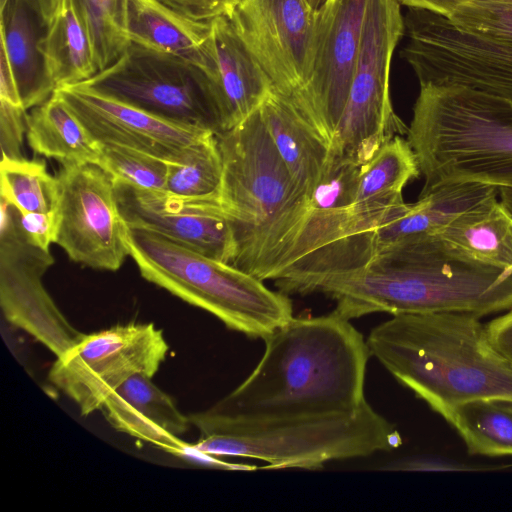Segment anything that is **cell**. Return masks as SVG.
I'll return each instance as SVG.
<instances>
[{
  "instance_id": "obj_41",
  "label": "cell",
  "mask_w": 512,
  "mask_h": 512,
  "mask_svg": "<svg viewBox=\"0 0 512 512\" xmlns=\"http://www.w3.org/2000/svg\"><path fill=\"white\" fill-rule=\"evenodd\" d=\"M498 196L501 202L512 212V189H498Z\"/></svg>"
},
{
  "instance_id": "obj_15",
  "label": "cell",
  "mask_w": 512,
  "mask_h": 512,
  "mask_svg": "<svg viewBox=\"0 0 512 512\" xmlns=\"http://www.w3.org/2000/svg\"><path fill=\"white\" fill-rule=\"evenodd\" d=\"M17 209L1 198L0 302L12 325L26 331L56 357L82 335L58 309L42 284L54 263L50 252L29 244L17 224Z\"/></svg>"
},
{
  "instance_id": "obj_1",
  "label": "cell",
  "mask_w": 512,
  "mask_h": 512,
  "mask_svg": "<svg viewBox=\"0 0 512 512\" xmlns=\"http://www.w3.org/2000/svg\"><path fill=\"white\" fill-rule=\"evenodd\" d=\"M265 341L250 375L210 408L231 419L255 420L353 411L366 402L367 340L333 312L293 317Z\"/></svg>"
},
{
  "instance_id": "obj_4",
  "label": "cell",
  "mask_w": 512,
  "mask_h": 512,
  "mask_svg": "<svg viewBox=\"0 0 512 512\" xmlns=\"http://www.w3.org/2000/svg\"><path fill=\"white\" fill-rule=\"evenodd\" d=\"M217 139L223 163L219 200L236 241L232 265L274 281L303 224L308 198L298 192L259 108Z\"/></svg>"
},
{
  "instance_id": "obj_3",
  "label": "cell",
  "mask_w": 512,
  "mask_h": 512,
  "mask_svg": "<svg viewBox=\"0 0 512 512\" xmlns=\"http://www.w3.org/2000/svg\"><path fill=\"white\" fill-rule=\"evenodd\" d=\"M366 340L370 354L441 416L473 400L512 401V365L476 315H395Z\"/></svg>"
},
{
  "instance_id": "obj_9",
  "label": "cell",
  "mask_w": 512,
  "mask_h": 512,
  "mask_svg": "<svg viewBox=\"0 0 512 512\" xmlns=\"http://www.w3.org/2000/svg\"><path fill=\"white\" fill-rule=\"evenodd\" d=\"M405 32L398 0H369L346 105L330 149L360 167L408 126L395 113L389 92L394 50Z\"/></svg>"
},
{
  "instance_id": "obj_32",
  "label": "cell",
  "mask_w": 512,
  "mask_h": 512,
  "mask_svg": "<svg viewBox=\"0 0 512 512\" xmlns=\"http://www.w3.org/2000/svg\"><path fill=\"white\" fill-rule=\"evenodd\" d=\"M95 54L98 72L116 62L131 44L122 26V0H71Z\"/></svg>"
},
{
  "instance_id": "obj_12",
  "label": "cell",
  "mask_w": 512,
  "mask_h": 512,
  "mask_svg": "<svg viewBox=\"0 0 512 512\" xmlns=\"http://www.w3.org/2000/svg\"><path fill=\"white\" fill-rule=\"evenodd\" d=\"M401 56L420 85H459L512 101V45L460 29L447 17L409 8Z\"/></svg>"
},
{
  "instance_id": "obj_39",
  "label": "cell",
  "mask_w": 512,
  "mask_h": 512,
  "mask_svg": "<svg viewBox=\"0 0 512 512\" xmlns=\"http://www.w3.org/2000/svg\"><path fill=\"white\" fill-rule=\"evenodd\" d=\"M477 1L493 0H398L400 4L408 8L426 10L445 17H448L459 7Z\"/></svg>"
},
{
  "instance_id": "obj_29",
  "label": "cell",
  "mask_w": 512,
  "mask_h": 512,
  "mask_svg": "<svg viewBox=\"0 0 512 512\" xmlns=\"http://www.w3.org/2000/svg\"><path fill=\"white\" fill-rule=\"evenodd\" d=\"M470 454L512 455V412L490 400L459 404L442 414Z\"/></svg>"
},
{
  "instance_id": "obj_24",
  "label": "cell",
  "mask_w": 512,
  "mask_h": 512,
  "mask_svg": "<svg viewBox=\"0 0 512 512\" xmlns=\"http://www.w3.org/2000/svg\"><path fill=\"white\" fill-rule=\"evenodd\" d=\"M122 26L130 43L204 64L210 22L187 18L158 0H122Z\"/></svg>"
},
{
  "instance_id": "obj_36",
  "label": "cell",
  "mask_w": 512,
  "mask_h": 512,
  "mask_svg": "<svg viewBox=\"0 0 512 512\" xmlns=\"http://www.w3.org/2000/svg\"><path fill=\"white\" fill-rule=\"evenodd\" d=\"M58 222V209L45 213H17L18 229L23 238L29 244L46 252H50V245L55 243Z\"/></svg>"
},
{
  "instance_id": "obj_5",
  "label": "cell",
  "mask_w": 512,
  "mask_h": 512,
  "mask_svg": "<svg viewBox=\"0 0 512 512\" xmlns=\"http://www.w3.org/2000/svg\"><path fill=\"white\" fill-rule=\"evenodd\" d=\"M423 196L476 182L512 189V101L459 85H420L408 126Z\"/></svg>"
},
{
  "instance_id": "obj_16",
  "label": "cell",
  "mask_w": 512,
  "mask_h": 512,
  "mask_svg": "<svg viewBox=\"0 0 512 512\" xmlns=\"http://www.w3.org/2000/svg\"><path fill=\"white\" fill-rule=\"evenodd\" d=\"M314 10L308 0H239L228 17L274 91L294 108L307 78Z\"/></svg>"
},
{
  "instance_id": "obj_42",
  "label": "cell",
  "mask_w": 512,
  "mask_h": 512,
  "mask_svg": "<svg viewBox=\"0 0 512 512\" xmlns=\"http://www.w3.org/2000/svg\"><path fill=\"white\" fill-rule=\"evenodd\" d=\"M494 402L498 406L504 408L505 410L512 412V401H510V400H495Z\"/></svg>"
},
{
  "instance_id": "obj_22",
  "label": "cell",
  "mask_w": 512,
  "mask_h": 512,
  "mask_svg": "<svg viewBox=\"0 0 512 512\" xmlns=\"http://www.w3.org/2000/svg\"><path fill=\"white\" fill-rule=\"evenodd\" d=\"M259 111L298 192L308 198L326 168L330 145L274 90Z\"/></svg>"
},
{
  "instance_id": "obj_8",
  "label": "cell",
  "mask_w": 512,
  "mask_h": 512,
  "mask_svg": "<svg viewBox=\"0 0 512 512\" xmlns=\"http://www.w3.org/2000/svg\"><path fill=\"white\" fill-rule=\"evenodd\" d=\"M360 166L331 150L285 263L274 280L284 294L318 292L329 280L359 270L374 255V232L353 213Z\"/></svg>"
},
{
  "instance_id": "obj_19",
  "label": "cell",
  "mask_w": 512,
  "mask_h": 512,
  "mask_svg": "<svg viewBox=\"0 0 512 512\" xmlns=\"http://www.w3.org/2000/svg\"><path fill=\"white\" fill-rule=\"evenodd\" d=\"M202 68L210 82L222 132L252 114L274 90L225 16L210 21Z\"/></svg>"
},
{
  "instance_id": "obj_43",
  "label": "cell",
  "mask_w": 512,
  "mask_h": 512,
  "mask_svg": "<svg viewBox=\"0 0 512 512\" xmlns=\"http://www.w3.org/2000/svg\"><path fill=\"white\" fill-rule=\"evenodd\" d=\"M323 0H308L310 5L316 9Z\"/></svg>"
},
{
  "instance_id": "obj_2",
  "label": "cell",
  "mask_w": 512,
  "mask_h": 512,
  "mask_svg": "<svg viewBox=\"0 0 512 512\" xmlns=\"http://www.w3.org/2000/svg\"><path fill=\"white\" fill-rule=\"evenodd\" d=\"M318 292L333 298L334 310L349 320L377 312L481 318L512 309V273L460 255L437 235H422L385 246Z\"/></svg>"
},
{
  "instance_id": "obj_28",
  "label": "cell",
  "mask_w": 512,
  "mask_h": 512,
  "mask_svg": "<svg viewBox=\"0 0 512 512\" xmlns=\"http://www.w3.org/2000/svg\"><path fill=\"white\" fill-rule=\"evenodd\" d=\"M40 51L55 90L83 83L98 73L91 40L71 0H63L61 10L47 26Z\"/></svg>"
},
{
  "instance_id": "obj_38",
  "label": "cell",
  "mask_w": 512,
  "mask_h": 512,
  "mask_svg": "<svg viewBox=\"0 0 512 512\" xmlns=\"http://www.w3.org/2000/svg\"><path fill=\"white\" fill-rule=\"evenodd\" d=\"M485 326L491 344L512 365V309Z\"/></svg>"
},
{
  "instance_id": "obj_21",
  "label": "cell",
  "mask_w": 512,
  "mask_h": 512,
  "mask_svg": "<svg viewBox=\"0 0 512 512\" xmlns=\"http://www.w3.org/2000/svg\"><path fill=\"white\" fill-rule=\"evenodd\" d=\"M0 8V52L8 61L22 106L32 109L55 91L40 51L47 26L25 0H4Z\"/></svg>"
},
{
  "instance_id": "obj_26",
  "label": "cell",
  "mask_w": 512,
  "mask_h": 512,
  "mask_svg": "<svg viewBox=\"0 0 512 512\" xmlns=\"http://www.w3.org/2000/svg\"><path fill=\"white\" fill-rule=\"evenodd\" d=\"M437 236L466 258L512 273V212L498 197L459 216Z\"/></svg>"
},
{
  "instance_id": "obj_34",
  "label": "cell",
  "mask_w": 512,
  "mask_h": 512,
  "mask_svg": "<svg viewBox=\"0 0 512 512\" xmlns=\"http://www.w3.org/2000/svg\"><path fill=\"white\" fill-rule=\"evenodd\" d=\"M447 18L462 30L512 45V0L469 3Z\"/></svg>"
},
{
  "instance_id": "obj_27",
  "label": "cell",
  "mask_w": 512,
  "mask_h": 512,
  "mask_svg": "<svg viewBox=\"0 0 512 512\" xmlns=\"http://www.w3.org/2000/svg\"><path fill=\"white\" fill-rule=\"evenodd\" d=\"M26 137L36 154L55 159L61 166L98 164L100 159V143L55 91L28 114Z\"/></svg>"
},
{
  "instance_id": "obj_6",
  "label": "cell",
  "mask_w": 512,
  "mask_h": 512,
  "mask_svg": "<svg viewBox=\"0 0 512 512\" xmlns=\"http://www.w3.org/2000/svg\"><path fill=\"white\" fill-rule=\"evenodd\" d=\"M199 431L194 451L265 461L261 468L316 470L325 463L370 456L402 444L397 429L366 401L353 411L242 420L207 410L188 415Z\"/></svg>"
},
{
  "instance_id": "obj_14",
  "label": "cell",
  "mask_w": 512,
  "mask_h": 512,
  "mask_svg": "<svg viewBox=\"0 0 512 512\" xmlns=\"http://www.w3.org/2000/svg\"><path fill=\"white\" fill-rule=\"evenodd\" d=\"M55 244L70 260L116 271L129 256L112 177L95 163L61 166Z\"/></svg>"
},
{
  "instance_id": "obj_30",
  "label": "cell",
  "mask_w": 512,
  "mask_h": 512,
  "mask_svg": "<svg viewBox=\"0 0 512 512\" xmlns=\"http://www.w3.org/2000/svg\"><path fill=\"white\" fill-rule=\"evenodd\" d=\"M223 176L217 135L212 133L168 163L165 190L188 197L219 198Z\"/></svg>"
},
{
  "instance_id": "obj_18",
  "label": "cell",
  "mask_w": 512,
  "mask_h": 512,
  "mask_svg": "<svg viewBox=\"0 0 512 512\" xmlns=\"http://www.w3.org/2000/svg\"><path fill=\"white\" fill-rule=\"evenodd\" d=\"M100 144L133 148L167 163L213 132L164 120L83 84L55 90ZM215 134V133H214Z\"/></svg>"
},
{
  "instance_id": "obj_40",
  "label": "cell",
  "mask_w": 512,
  "mask_h": 512,
  "mask_svg": "<svg viewBox=\"0 0 512 512\" xmlns=\"http://www.w3.org/2000/svg\"><path fill=\"white\" fill-rule=\"evenodd\" d=\"M4 0H0L3 2ZM48 26L61 10L63 0H25Z\"/></svg>"
},
{
  "instance_id": "obj_23",
  "label": "cell",
  "mask_w": 512,
  "mask_h": 512,
  "mask_svg": "<svg viewBox=\"0 0 512 512\" xmlns=\"http://www.w3.org/2000/svg\"><path fill=\"white\" fill-rule=\"evenodd\" d=\"M497 197L498 189L483 183L454 182L435 187L375 231L374 254L405 238L437 235L459 216Z\"/></svg>"
},
{
  "instance_id": "obj_13",
  "label": "cell",
  "mask_w": 512,
  "mask_h": 512,
  "mask_svg": "<svg viewBox=\"0 0 512 512\" xmlns=\"http://www.w3.org/2000/svg\"><path fill=\"white\" fill-rule=\"evenodd\" d=\"M368 1L323 0L314 10L307 78L295 109L329 145L348 98Z\"/></svg>"
},
{
  "instance_id": "obj_17",
  "label": "cell",
  "mask_w": 512,
  "mask_h": 512,
  "mask_svg": "<svg viewBox=\"0 0 512 512\" xmlns=\"http://www.w3.org/2000/svg\"><path fill=\"white\" fill-rule=\"evenodd\" d=\"M120 213L129 228L157 233L210 258L232 264L236 241L219 198L188 197L165 189L115 183Z\"/></svg>"
},
{
  "instance_id": "obj_35",
  "label": "cell",
  "mask_w": 512,
  "mask_h": 512,
  "mask_svg": "<svg viewBox=\"0 0 512 512\" xmlns=\"http://www.w3.org/2000/svg\"><path fill=\"white\" fill-rule=\"evenodd\" d=\"M26 109L0 100V144L2 157L21 159L24 134L27 132Z\"/></svg>"
},
{
  "instance_id": "obj_20",
  "label": "cell",
  "mask_w": 512,
  "mask_h": 512,
  "mask_svg": "<svg viewBox=\"0 0 512 512\" xmlns=\"http://www.w3.org/2000/svg\"><path fill=\"white\" fill-rule=\"evenodd\" d=\"M100 410L117 431L167 452L183 454L188 446L180 437L191 424L189 417L178 409L170 395L153 383L152 377L129 378L106 399Z\"/></svg>"
},
{
  "instance_id": "obj_11",
  "label": "cell",
  "mask_w": 512,
  "mask_h": 512,
  "mask_svg": "<svg viewBox=\"0 0 512 512\" xmlns=\"http://www.w3.org/2000/svg\"><path fill=\"white\" fill-rule=\"evenodd\" d=\"M169 345L153 323L118 324L81 337L56 357L48 380L87 416L135 375L153 377Z\"/></svg>"
},
{
  "instance_id": "obj_31",
  "label": "cell",
  "mask_w": 512,
  "mask_h": 512,
  "mask_svg": "<svg viewBox=\"0 0 512 512\" xmlns=\"http://www.w3.org/2000/svg\"><path fill=\"white\" fill-rule=\"evenodd\" d=\"M1 198L20 213L58 209L59 183L44 160L1 159Z\"/></svg>"
},
{
  "instance_id": "obj_37",
  "label": "cell",
  "mask_w": 512,
  "mask_h": 512,
  "mask_svg": "<svg viewBox=\"0 0 512 512\" xmlns=\"http://www.w3.org/2000/svg\"><path fill=\"white\" fill-rule=\"evenodd\" d=\"M179 14L202 22L229 17L239 0H158Z\"/></svg>"
},
{
  "instance_id": "obj_33",
  "label": "cell",
  "mask_w": 512,
  "mask_h": 512,
  "mask_svg": "<svg viewBox=\"0 0 512 512\" xmlns=\"http://www.w3.org/2000/svg\"><path fill=\"white\" fill-rule=\"evenodd\" d=\"M101 155L97 165L103 168L115 183L138 189H165L168 163L148 153L115 144H100Z\"/></svg>"
},
{
  "instance_id": "obj_25",
  "label": "cell",
  "mask_w": 512,
  "mask_h": 512,
  "mask_svg": "<svg viewBox=\"0 0 512 512\" xmlns=\"http://www.w3.org/2000/svg\"><path fill=\"white\" fill-rule=\"evenodd\" d=\"M419 175L418 160L409 141L395 136L360 167L354 213L378 222L396 217L406 205L404 187Z\"/></svg>"
},
{
  "instance_id": "obj_7",
  "label": "cell",
  "mask_w": 512,
  "mask_h": 512,
  "mask_svg": "<svg viewBox=\"0 0 512 512\" xmlns=\"http://www.w3.org/2000/svg\"><path fill=\"white\" fill-rule=\"evenodd\" d=\"M125 240L144 279L211 313L231 330L264 340L293 318L287 294L270 290L232 264L143 229L128 227Z\"/></svg>"
},
{
  "instance_id": "obj_10",
  "label": "cell",
  "mask_w": 512,
  "mask_h": 512,
  "mask_svg": "<svg viewBox=\"0 0 512 512\" xmlns=\"http://www.w3.org/2000/svg\"><path fill=\"white\" fill-rule=\"evenodd\" d=\"M80 84L164 120L222 133L208 76L185 58L131 43L116 62Z\"/></svg>"
}]
</instances>
